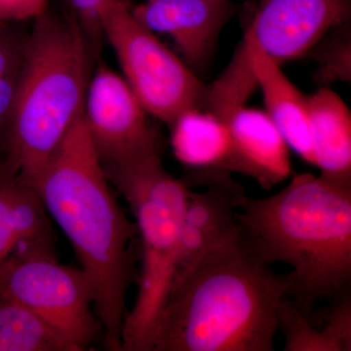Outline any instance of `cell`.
I'll use <instances>...</instances> for the list:
<instances>
[{
	"mask_svg": "<svg viewBox=\"0 0 351 351\" xmlns=\"http://www.w3.org/2000/svg\"><path fill=\"white\" fill-rule=\"evenodd\" d=\"M245 195L244 189L235 182L211 184L203 193L189 189L182 213L176 274L239 232L237 214Z\"/></svg>",
	"mask_w": 351,
	"mask_h": 351,
	"instance_id": "4fadbf2b",
	"label": "cell"
},
{
	"mask_svg": "<svg viewBox=\"0 0 351 351\" xmlns=\"http://www.w3.org/2000/svg\"><path fill=\"white\" fill-rule=\"evenodd\" d=\"M49 0H0V22L24 24L38 19L48 9Z\"/></svg>",
	"mask_w": 351,
	"mask_h": 351,
	"instance_id": "cb8c5ba5",
	"label": "cell"
},
{
	"mask_svg": "<svg viewBox=\"0 0 351 351\" xmlns=\"http://www.w3.org/2000/svg\"><path fill=\"white\" fill-rule=\"evenodd\" d=\"M258 88L243 40L218 80L206 86L200 108L221 117L232 108L245 106Z\"/></svg>",
	"mask_w": 351,
	"mask_h": 351,
	"instance_id": "ffe728a7",
	"label": "cell"
},
{
	"mask_svg": "<svg viewBox=\"0 0 351 351\" xmlns=\"http://www.w3.org/2000/svg\"><path fill=\"white\" fill-rule=\"evenodd\" d=\"M0 298L38 314L73 351L89 350L100 335L89 278L58 262L54 249L15 251L0 263Z\"/></svg>",
	"mask_w": 351,
	"mask_h": 351,
	"instance_id": "52a82bcc",
	"label": "cell"
},
{
	"mask_svg": "<svg viewBox=\"0 0 351 351\" xmlns=\"http://www.w3.org/2000/svg\"><path fill=\"white\" fill-rule=\"evenodd\" d=\"M94 57L75 14L47 9L34 21L0 156L34 188L83 115Z\"/></svg>",
	"mask_w": 351,
	"mask_h": 351,
	"instance_id": "277c9868",
	"label": "cell"
},
{
	"mask_svg": "<svg viewBox=\"0 0 351 351\" xmlns=\"http://www.w3.org/2000/svg\"><path fill=\"white\" fill-rule=\"evenodd\" d=\"M46 211L82 263L94 291V311L112 350H121L126 298L138 237L115 200L83 117L75 122L36 184Z\"/></svg>",
	"mask_w": 351,
	"mask_h": 351,
	"instance_id": "7a4b0ae2",
	"label": "cell"
},
{
	"mask_svg": "<svg viewBox=\"0 0 351 351\" xmlns=\"http://www.w3.org/2000/svg\"><path fill=\"white\" fill-rule=\"evenodd\" d=\"M219 117L232 135L237 173L265 191L291 177L290 147L265 110L240 106Z\"/></svg>",
	"mask_w": 351,
	"mask_h": 351,
	"instance_id": "7c38bea8",
	"label": "cell"
},
{
	"mask_svg": "<svg viewBox=\"0 0 351 351\" xmlns=\"http://www.w3.org/2000/svg\"><path fill=\"white\" fill-rule=\"evenodd\" d=\"M292 287L230 235L176 274L143 351H272Z\"/></svg>",
	"mask_w": 351,
	"mask_h": 351,
	"instance_id": "6da1fadb",
	"label": "cell"
},
{
	"mask_svg": "<svg viewBox=\"0 0 351 351\" xmlns=\"http://www.w3.org/2000/svg\"><path fill=\"white\" fill-rule=\"evenodd\" d=\"M346 22L335 25L316 44L315 58L319 63V75L326 82H350V32Z\"/></svg>",
	"mask_w": 351,
	"mask_h": 351,
	"instance_id": "44dd1931",
	"label": "cell"
},
{
	"mask_svg": "<svg viewBox=\"0 0 351 351\" xmlns=\"http://www.w3.org/2000/svg\"><path fill=\"white\" fill-rule=\"evenodd\" d=\"M15 251L54 249V237L47 211L38 189L16 174L10 188Z\"/></svg>",
	"mask_w": 351,
	"mask_h": 351,
	"instance_id": "ac0fdd59",
	"label": "cell"
},
{
	"mask_svg": "<svg viewBox=\"0 0 351 351\" xmlns=\"http://www.w3.org/2000/svg\"><path fill=\"white\" fill-rule=\"evenodd\" d=\"M237 219L242 239L258 258L290 265L288 297L307 318L318 302L350 289L351 184L294 175L269 197L245 195Z\"/></svg>",
	"mask_w": 351,
	"mask_h": 351,
	"instance_id": "3957f363",
	"label": "cell"
},
{
	"mask_svg": "<svg viewBox=\"0 0 351 351\" xmlns=\"http://www.w3.org/2000/svg\"><path fill=\"white\" fill-rule=\"evenodd\" d=\"M149 31L174 41L189 68L204 66L234 13L230 0H145L131 8Z\"/></svg>",
	"mask_w": 351,
	"mask_h": 351,
	"instance_id": "30bf717a",
	"label": "cell"
},
{
	"mask_svg": "<svg viewBox=\"0 0 351 351\" xmlns=\"http://www.w3.org/2000/svg\"><path fill=\"white\" fill-rule=\"evenodd\" d=\"M100 24L122 76L149 115L170 125L181 113L199 107L206 86L184 60L134 17L125 0H110L101 12Z\"/></svg>",
	"mask_w": 351,
	"mask_h": 351,
	"instance_id": "8992f818",
	"label": "cell"
},
{
	"mask_svg": "<svg viewBox=\"0 0 351 351\" xmlns=\"http://www.w3.org/2000/svg\"><path fill=\"white\" fill-rule=\"evenodd\" d=\"M16 174L17 173L0 157V263L16 248L10 203L11 182Z\"/></svg>",
	"mask_w": 351,
	"mask_h": 351,
	"instance_id": "7402d4cb",
	"label": "cell"
},
{
	"mask_svg": "<svg viewBox=\"0 0 351 351\" xmlns=\"http://www.w3.org/2000/svg\"><path fill=\"white\" fill-rule=\"evenodd\" d=\"M27 36L23 24L0 22V156L19 88Z\"/></svg>",
	"mask_w": 351,
	"mask_h": 351,
	"instance_id": "d6986e66",
	"label": "cell"
},
{
	"mask_svg": "<svg viewBox=\"0 0 351 351\" xmlns=\"http://www.w3.org/2000/svg\"><path fill=\"white\" fill-rule=\"evenodd\" d=\"M314 166L320 176L351 184V112L329 87L307 97Z\"/></svg>",
	"mask_w": 351,
	"mask_h": 351,
	"instance_id": "9a60e30c",
	"label": "cell"
},
{
	"mask_svg": "<svg viewBox=\"0 0 351 351\" xmlns=\"http://www.w3.org/2000/svg\"><path fill=\"white\" fill-rule=\"evenodd\" d=\"M104 168L135 216L142 241L138 295L124 319L121 350L143 351L177 272L189 189L164 169L161 159Z\"/></svg>",
	"mask_w": 351,
	"mask_h": 351,
	"instance_id": "5b68a950",
	"label": "cell"
},
{
	"mask_svg": "<svg viewBox=\"0 0 351 351\" xmlns=\"http://www.w3.org/2000/svg\"><path fill=\"white\" fill-rule=\"evenodd\" d=\"M311 320L284 298L278 309L284 351H350V289L332 298L330 306L313 311Z\"/></svg>",
	"mask_w": 351,
	"mask_h": 351,
	"instance_id": "2e32d148",
	"label": "cell"
},
{
	"mask_svg": "<svg viewBox=\"0 0 351 351\" xmlns=\"http://www.w3.org/2000/svg\"><path fill=\"white\" fill-rule=\"evenodd\" d=\"M108 1L110 0H69L96 56L104 38L100 15Z\"/></svg>",
	"mask_w": 351,
	"mask_h": 351,
	"instance_id": "603a6c76",
	"label": "cell"
},
{
	"mask_svg": "<svg viewBox=\"0 0 351 351\" xmlns=\"http://www.w3.org/2000/svg\"><path fill=\"white\" fill-rule=\"evenodd\" d=\"M0 351H73L31 309L0 298Z\"/></svg>",
	"mask_w": 351,
	"mask_h": 351,
	"instance_id": "e0dca14e",
	"label": "cell"
},
{
	"mask_svg": "<svg viewBox=\"0 0 351 351\" xmlns=\"http://www.w3.org/2000/svg\"><path fill=\"white\" fill-rule=\"evenodd\" d=\"M243 43L258 88L262 90L265 112L290 149L302 160L314 165L307 97L289 80L280 64L261 48L248 29Z\"/></svg>",
	"mask_w": 351,
	"mask_h": 351,
	"instance_id": "5bb4252c",
	"label": "cell"
},
{
	"mask_svg": "<svg viewBox=\"0 0 351 351\" xmlns=\"http://www.w3.org/2000/svg\"><path fill=\"white\" fill-rule=\"evenodd\" d=\"M350 0H258L248 31L280 64L308 54L335 25L350 18Z\"/></svg>",
	"mask_w": 351,
	"mask_h": 351,
	"instance_id": "9c48e42d",
	"label": "cell"
},
{
	"mask_svg": "<svg viewBox=\"0 0 351 351\" xmlns=\"http://www.w3.org/2000/svg\"><path fill=\"white\" fill-rule=\"evenodd\" d=\"M147 115L123 76L99 64L88 84L82 117L104 167L160 160V142Z\"/></svg>",
	"mask_w": 351,
	"mask_h": 351,
	"instance_id": "ba28073f",
	"label": "cell"
},
{
	"mask_svg": "<svg viewBox=\"0 0 351 351\" xmlns=\"http://www.w3.org/2000/svg\"><path fill=\"white\" fill-rule=\"evenodd\" d=\"M171 145L176 158L195 174L189 186L230 184L237 173L230 132L218 115L196 107L181 113L170 124Z\"/></svg>",
	"mask_w": 351,
	"mask_h": 351,
	"instance_id": "8fae6325",
	"label": "cell"
}]
</instances>
